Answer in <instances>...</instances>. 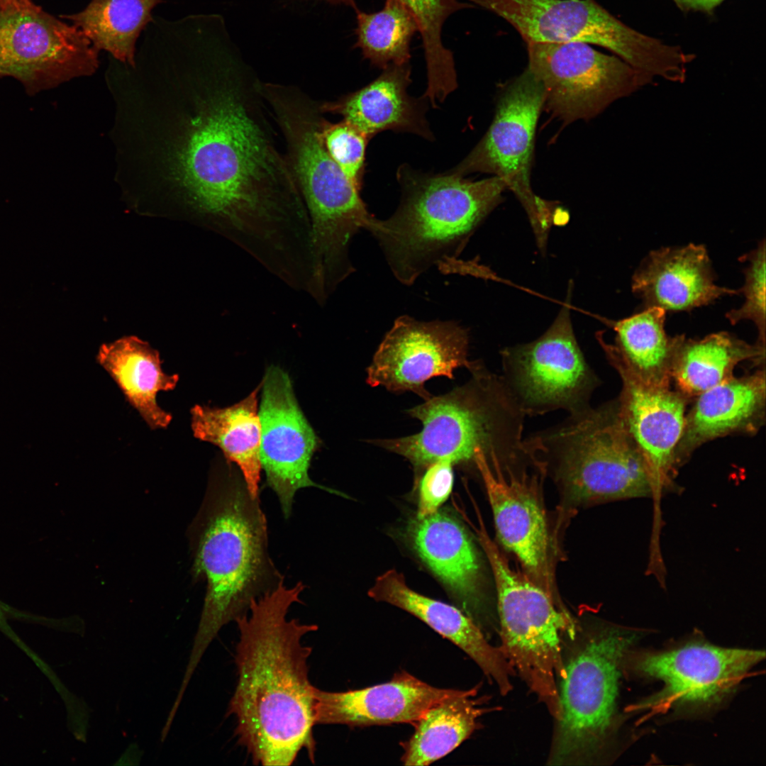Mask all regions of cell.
I'll use <instances>...</instances> for the list:
<instances>
[{
	"instance_id": "16",
	"label": "cell",
	"mask_w": 766,
	"mask_h": 766,
	"mask_svg": "<svg viewBox=\"0 0 766 766\" xmlns=\"http://www.w3.org/2000/svg\"><path fill=\"white\" fill-rule=\"evenodd\" d=\"M606 359L622 383L617 401L620 416L650 475L655 496L679 489L675 452L683 433L687 399L670 386L644 382L631 369L615 344L598 337Z\"/></svg>"
},
{
	"instance_id": "20",
	"label": "cell",
	"mask_w": 766,
	"mask_h": 766,
	"mask_svg": "<svg viewBox=\"0 0 766 766\" xmlns=\"http://www.w3.org/2000/svg\"><path fill=\"white\" fill-rule=\"evenodd\" d=\"M460 691L432 686L406 671L388 682L362 689L328 692L315 687V723L350 727L414 725L431 706Z\"/></svg>"
},
{
	"instance_id": "27",
	"label": "cell",
	"mask_w": 766,
	"mask_h": 766,
	"mask_svg": "<svg viewBox=\"0 0 766 766\" xmlns=\"http://www.w3.org/2000/svg\"><path fill=\"white\" fill-rule=\"evenodd\" d=\"M261 383L246 397L224 408L195 405L191 409L194 436L218 447L226 460L239 468L253 497H258L261 425L258 392Z\"/></svg>"
},
{
	"instance_id": "11",
	"label": "cell",
	"mask_w": 766,
	"mask_h": 766,
	"mask_svg": "<svg viewBox=\"0 0 766 766\" xmlns=\"http://www.w3.org/2000/svg\"><path fill=\"white\" fill-rule=\"evenodd\" d=\"M527 69L542 87L543 110L563 125L592 119L654 80L586 43H527Z\"/></svg>"
},
{
	"instance_id": "19",
	"label": "cell",
	"mask_w": 766,
	"mask_h": 766,
	"mask_svg": "<svg viewBox=\"0 0 766 766\" xmlns=\"http://www.w3.org/2000/svg\"><path fill=\"white\" fill-rule=\"evenodd\" d=\"M765 656L763 650L695 643L648 655L638 667L664 683L662 694L670 701L706 704L731 692Z\"/></svg>"
},
{
	"instance_id": "5",
	"label": "cell",
	"mask_w": 766,
	"mask_h": 766,
	"mask_svg": "<svg viewBox=\"0 0 766 766\" xmlns=\"http://www.w3.org/2000/svg\"><path fill=\"white\" fill-rule=\"evenodd\" d=\"M260 91L309 214L320 272L328 282L345 279L354 272L352 239L374 216L324 146L320 102L295 85L261 82Z\"/></svg>"
},
{
	"instance_id": "10",
	"label": "cell",
	"mask_w": 766,
	"mask_h": 766,
	"mask_svg": "<svg viewBox=\"0 0 766 766\" xmlns=\"http://www.w3.org/2000/svg\"><path fill=\"white\" fill-rule=\"evenodd\" d=\"M635 635L629 631L606 629L564 663L550 765L583 764L601 749L613 721L621 663Z\"/></svg>"
},
{
	"instance_id": "7",
	"label": "cell",
	"mask_w": 766,
	"mask_h": 766,
	"mask_svg": "<svg viewBox=\"0 0 766 766\" xmlns=\"http://www.w3.org/2000/svg\"><path fill=\"white\" fill-rule=\"evenodd\" d=\"M542 466L551 465L569 499L577 503L655 496L654 488L617 401L570 416L561 425L526 438Z\"/></svg>"
},
{
	"instance_id": "14",
	"label": "cell",
	"mask_w": 766,
	"mask_h": 766,
	"mask_svg": "<svg viewBox=\"0 0 766 766\" xmlns=\"http://www.w3.org/2000/svg\"><path fill=\"white\" fill-rule=\"evenodd\" d=\"M98 53L79 28L31 0L0 3V78H15L28 94L92 74Z\"/></svg>"
},
{
	"instance_id": "4",
	"label": "cell",
	"mask_w": 766,
	"mask_h": 766,
	"mask_svg": "<svg viewBox=\"0 0 766 766\" xmlns=\"http://www.w3.org/2000/svg\"><path fill=\"white\" fill-rule=\"evenodd\" d=\"M397 175L401 197L396 210L384 220L374 217L367 229L394 277L410 286L436 267L443 274L499 280L488 267L460 256L474 230L501 202L504 182L495 176L472 181L451 172L427 174L404 165Z\"/></svg>"
},
{
	"instance_id": "9",
	"label": "cell",
	"mask_w": 766,
	"mask_h": 766,
	"mask_svg": "<svg viewBox=\"0 0 766 766\" xmlns=\"http://www.w3.org/2000/svg\"><path fill=\"white\" fill-rule=\"evenodd\" d=\"M509 22L526 43L582 42L613 52L655 79L682 82L690 53L640 33L594 0H468Z\"/></svg>"
},
{
	"instance_id": "31",
	"label": "cell",
	"mask_w": 766,
	"mask_h": 766,
	"mask_svg": "<svg viewBox=\"0 0 766 766\" xmlns=\"http://www.w3.org/2000/svg\"><path fill=\"white\" fill-rule=\"evenodd\" d=\"M162 0H91L81 12L64 16L79 28L99 50L134 65L135 43Z\"/></svg>"
},
{
	"instance_id": "39",
	"label": "cell",
	"mask_w": 766,
	"mask_h": 766,
	"mask_svg": "<svg viewBox=\"0 0 766 766\" xmlns=\"http://www.w3.org/2000/svg\"><path fill=\"white\" fill-rule=\"evenodd\" d=\"M10 611L9 608L4 604L0 601V620L3 617L4 614Z\"/></svg>"
},
{
	"instance_id": "22",
	"label": "cell",
	"mask_w": 766,
	"mask_h": 766,
	"mask_svg": "<svg viewBox=\"0 0 766 766\" xmlns=\"http://www.w3.org/2000/svg\"><path fill=\"white\" fill-rule=\"evenodd\" d=\"M632 290L645 308L688 311L706 306L740 290L716 285L711 261L703 245L651 251L632 278Z\"/></svg>"
},
{
	"instance_id": "34",
	"label": "cell",
	"mask_w": 766,
	"mask_h": 766,
	"mask_svg": "<svg viewBox=\"0 0 766 766\" xmlns=\"http://www.w3.org/2000/svg\"><path fill=\"white\" fill-rule=\"evenodd\" d=\"M320 134L331 158L349 181L360 190L365 172V151L370 139L344 120L332 123L324 117L321 122Z\"/></svg>"
},
{
	"instance_id": "40",
	"label": "cell",
	"mask_w": 766,
	"mask_h": 766,
	"mask_svg": "<svg viewBox=\"0 0 766 766\" xmlns=\"http://www.w3.org/2000/svg\"><path fill=\"white\" fill-rule=\"evenodd\" d=\"M21 1V0H0V3H10V2H14V1Z\"/></svg>"
},
{
	"instance_id": "12",
	"label": "cell",
	"mask_w": 766,
	"mask_h": 766,
	"mask_svg": "<svg viewBox=\"0 0 766 766\" xmlns=\"http://www.w3.org/2000/svg\"><path fill=\"white\" fill-rule=\"evenodd\" d=\"M501 376L525 416L563 409L570 416L591 407L600 381L574 334L569 304L536 340L501 351Z\"/></svg>"
},
{
	"instance_id": "24",
	"label": "cell",
	"mask_w": 766,
	"mask_h": 766,
	"mask_svg": "<svg viewBox=\"0 0 766 766\" xmlns=\"http://www.w3.org/2000/svg\"><path fill=\"white\" fill-rule=\"evenodd\" d=\"M411 68L390 65L364 87L335 101L320 102L323 113L340 115L369 139L384 131H406L431 139L425 105L409 95Z\"/></svg>"
},
{
	"instance_id": "30",
	"label": "cell",
	"mask_w": 766,
	"mask_h": 766,
	"mask_svg": "<svg viewBox=\"0 0 766 766\" xmlns=\"http://www.w3.org/2000/svg\"><path fill=\"white\" fill-rule=\"evenodd\" d=\"M666 311L658 307L645 308L628 318L606 321L616 332V343L621 355L644 382L670 386L674 356L682 335L671 337L665 330Z\"/></svg>"
},
{
	"instance_id": "35",
	"label": "cell",
	"mask_w": 766,
	"mask_h": 766,
	"mask_svg": "<svg viewBox=\"0 0 766 766\" xmlns=\"http://www.w3.org/2000/svg\"><path fill=\"white\" fill-rule=\"evenodd\" d=\"M765 240L757 248L743 255L740 261H747L744 270L745 284L739 289L745 296L743 305L726 313V317L731 324L743 320L752 321L758 331L757 343L765 347Z\"/></svg>"
},
{
	"instance_id": "29",
	"label": "cell",
	"mask_w": 766,
	"mask_h": 766,
	"mask_svg": "<svg viewBox=\"0 0 766 766\" xmlns=\"http://www.w3.org/2000/svg\"><path fill=\"white\" fill-rule=\"evenodd\" d=\"M477 688L460 690L431 706L414 723L403 743L404 765H428L445 757L467 739L486 711L476 698Z\"/></svg>"
},
{
	"instance_id": "23",
	"label": "cell",
	"mask_w": 766,
	"mask_h": 766,
	"mask_svg": "<svg viewBox=\"0 0 766 766\" xmlns=\"http://www.w3.org/2000/svg\"><path fill=\"white\" fill-rule=\"evenodd\" d=\"M675 452L678 468L701 445L735 433L754 434L765 420V370L734 376L696 396Z\"/></svg>"
},
{
	"instance_id": "32",
	"label": "cell",
	"mask_w": 766,
	"mask_h": 766,
	"mask_svg": "<svg viewBox=\"0 0 766 766\" xmlns=\"http://www.w3.org/2000/svg\"><path fill=\"white\" fill-rule=\"evenodd\" d=\"M398 1L412 14L421 35L428 77L423 96L435 105L457 86L453 53L442 41L443 26L451 14L473 5L461 0Z\"/></svg>"
},
{
	"instance_id": "37",
	"label": "cell",
	"mask_w": 766,
	"mask_h": 766,
	"mask_svg": "<svg viewBox=\"0 0 766 766\" xmlns=\"http://www.w3.org/2000/svg\"><path fill=\"white\" fill-rule=\"evenodd\" d=\"M683 11H696L712 13L725 0H671Z\"/></svg>"
},
{
	"instance_id": "6",
	"label": "cell",
	"mask_w": 766,
	"mask_h": 766,
	"mask_svg": "<svg viewBox=\"0 0 766 766\" xmlns=\"http://www.w3.org/2000/svg\"><path fill=\"white\" fill-rule=\"evenodd\" d=\"M470 372L465 384L406 410L421 422L420 432L369 442L419 469L438 460L475 465L479 455L489 462L498 458L505 467L531 460L522 436L526 416L502 377L482 365Z\"/></svg>"
},
{
	"instance_id": "18",
	"label": "cell",
	"mask_w": 766,
	"mask_h": 766,
	"mask_svg": "<svg viewBox=\"0 0 766 766\" xmlns=\"http://www.w3.org/2000/svg\"><path fill=\"white\" fill-rule=\"evenodd\" d=\"M475 467L482 479L492 510L496 534L513 553L526 574L555 598L552 547L548 521L536 474L506 469L477 456Z\"/></svg>"
},
{
	"instance_id": "13",
	"label": "cell",
	"mask_w": 766,
	"mask_h": 766,
	"mask_svg": "<svg viewBox=\"0 0 766 766\" xmlns=\"http://www.w3.org/2000/svg\"><path fill=\"white\" fill-rule=\"evenodd\" d=\"M543 107L542 87L526 68L505 86L492 123L481 140L450 171L462 177L482 172L501 179L525 209L541 245L552 222L551 208L534 194L531 170Z\"/></svg>"
},
{
	"instance_id": "15",
	"label": "cell",
	"mask_w": 766,
	"mask_h": 766,
	"mask_svg": "<svg viewBox=\"0 0 766 766\" xmlns=\"http://www.w3.org/2000/svg\"><path fill=\"white\" fill-rule=\"evenodd\" d=\"M469 335L451 321H421L398 317L367 369V383L389 392H411L424 400L432 395L425 383L435 377L454 379V371L481 365L468 359Z\"/></svg>"
},
{
	"instance_id": "26",
	"label": "cell",
	"mask_w": 766,
	"mask_h": 766,
	"mask_svg": "<svg viewBox=\"0 0 766 766\" xmlns=\"http://www.w3.org/2000/svg\"><path fill=\"white\" fill-rule=\"evenodd\" d=\"M96 360L151 429L170 425L172 414L158 405L157 394L173 390L179 377L162 370L157 350L136 336H126L102 345Z\"/></svg>"
},
{
	"instance_id": "21",
	"label": "cell",
	"mask_w": 766,
	"mask_h": 766,
	"mask_svg": "<svg viewBox=\"0 0 766 766\" xmlns=\"http://www.w3.org/2000/svg\"><path fill=\"white\" fill-rule=\"evenodd\" d=\"M368 595L416 616L464 651L503 695L511 692L514 670L500 648L487 640L482 628L455 606L424 596L410 588L403 574L391 569L379 575Z\"/></svg>"
},
{
	"instance_id": "17",
	"label": "cell",
	"mask_w": 766,
	"mask_h": 766,
	"mask_svg": "<svg viewBox=\"0 0 766 766\" xmlns=\"http://www.w3.org/2000/svg\"><path fill=\"white\" fill-rule=\"evenodd\" d=\"M260 389L262 470L287 518L299 489L308 487L326 489L309 475L311 459L321 440L300 408L292 380L284 370L270 366Z\"/></svg>"
},
{
	"instance_id": "28",
	"label": "cell",
	"mask_w": 766,
	"mask_h": 766,
	"mask_svg": "<svg viewBox=\"0 0 766 766\" xmlns=\"http://www.w3.org/2000/svg\"><path fill=\"white\" fill-rule=\"evenodd\" d=\"M765 347L751 345L728 332H718L702 339L682 337L672 367V380L677 390L687 399L733 377L735 367L743 361L765 363Z\"/></svg>"
},
{
	"instance_id": "3",
	"label": "cell",
	"mask_w": 766,
	"mask_h": 766,
	"mask_svg": "<svg viewBox=\"0 0 766 766\" xmlns=\"http://www.w3.org/2000/svg\"><path fill=\"white\" fill-rule=\"evenodd\" d=\"M199 528L194 570L207 585L182 680L185 684L220 630L284 579L268 553L267 523L259 498L227 460L211 479Z\"/></svg>"
},
{
	"instance_id": "38",
	"label": "cell",
	"mask_w": 766,
	"mask_h": 766,
	"mask_svg": "<svg viewBox=\"0 0 766 766\" xmlns=\"http://www.w3.org/2000/svg\"><path fill=\"white\" fill-rule=\"evenodd\" d=\"M322 1H327V2H328V3L331 4H344L345 6H348L352 7L353 9H355V11H356L358 9L357 7V5L355 4V0H322Z\"/></svg>"
},
{
	"instance_id": "1",
	"label": "cell",
	"mask_w": 766,
	"mask_h": 766,
	"mask_svg": "<svg viewBox=\"0 0 766 766\" xmlns=\"http://www.w3.org/2000/svg\"><path fill=\"white\" fill-rule=\"evenodd\" d=\"M216 57L194 95L179 157L182 185L228 240L279 272L310 250L309 214L261 81L233 52Z\"/></svg>"
},
{
	"instance_id": "2",
	"label": "cell",
	"mask_w": 766,
	"mask_h": 766,
	"mask_svg": "<svg viewBox=\"0 0 766 766\" xmlns=\"http://www.w3.org/2000/svg\"><path fill=\"white\" fill-rule=\"evenodd\" d=\"M284 582L253 599L235 621L237 682L227 715L235 718L238 744L263 766L291 765L302 750L313 762L316 749V687L308 665L312 648L302 639L318 626L287 618L306 586L299 582L287 588Z\"/></svg>"
},
{
	"instance_id": "36",
	"label": "cell",
	"mask_w": 766,
	"mask_h": 766,
	"mask_svg": "<svg viewBox=\"0 0 766 766\" xmlns=\"http://www.w3.org/2000/svg\"><path fill=\"white\" fill-rule=\"evenodd\" d=\"M451 462L438 460L421 468L418 506L416 516L424 517L437 511L449 497L454 484Z\"/></svg>"
},
{
	"instance_id": "25",
	"label": "cell",
	"mask_w": 766,
	"mask_h": 766,
	"mask_svg": "<svg viewBox=\"0 0 766 766\" xmlns=\"http://www.w3.org/2000/svg\"><path fill=\"white\" fill-rule=\"evenodd\" d=\"M410 544L421 560L467 609L478 604L480 563L475 546L462 525L439 509L416 516L407 528Z\"/></svg>"
},
{
	"instance_id": "8",
	"label": "cell",
	"mask_w": 766,
	"mask_h": 766,
	"mask_svg": "<svg viewBox=\"0 0 766 766\" xmlns=\"http://www.w3.org/2000/svg\"><path fill=\"white\" fill-rule=\"evenodd\" d=\"M474 526L489 560L497 594L501 650L529 689L556 720L560 715L557 680L562 674L565 638H574L571 618L555 599L526 574L512 569L490 538L479 514Z\"/></svg>"
},
{
	"instance_id": "33",
	"label": "cell",
	"mask_w": 766,
	"mask_h": 766,
	"mask_svg": "<svg viewBox=\"0 0 766 766\" xmlns=\"http://www.w3.org/2000/svg\"><path fill=\"white\" fill-rule=\"evenodd\" d=\"M357 19L355 48L373 65L384 69L390 65L408 64L410 44L418 31L409 11L398 0H385L383 8L374 13L355 11Z\"/></svg>"
}]
</instances>
